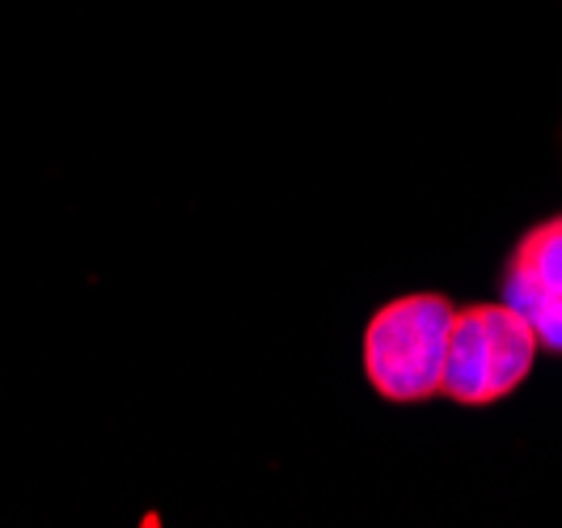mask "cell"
Wrapping results in <instances>:
<instances>
[{
    "label": "cell",
    "mask_w": 562,
    "mask_h": 528,
    "mask_svg": "<svg viewBox=\"0 0 562 528\" xmlns=\"http://www.w3.org/2000/svg\"><path fill=\"white\" fill-rule=\"evenodd\" d=\"M452 301L440 292H411L372 313L364 330V377L376 397L411 406L440 393Z\"/></svg>",
    "instance_id": "cell-1"
},
{
    "label": "cell",
    "mask_w": 562,
    "mask_h": 528,
    "mask_svg": "<svg viewBox=\"0 0 562 528\" xmlns=\"http://www.w3.org/2000/svg\"><path fill=\"white\" fill-rule=\"evenodd\" d=\"M537 330L507 301L452 308L440 393L457 406H495L529 381L537 363Z\"/></svg>",
    "instance_id": "cell-2"
},
{
    "label": "cell",
    "mask_w": 562,
    "mask_h": 528,
    "mask_svg": "<svg viewBox=\"0 0 562 528\" xmlns=\"http://www.w3.org/2000/svg\"><path fill=\"white\" fill-rule=\"evenodd\" d=\"M504 301L520 308L546 351L562 356V216L533 224L504 267Z\"/></svg>",
    "instance_id": "cell-3"
}]
</instances>
